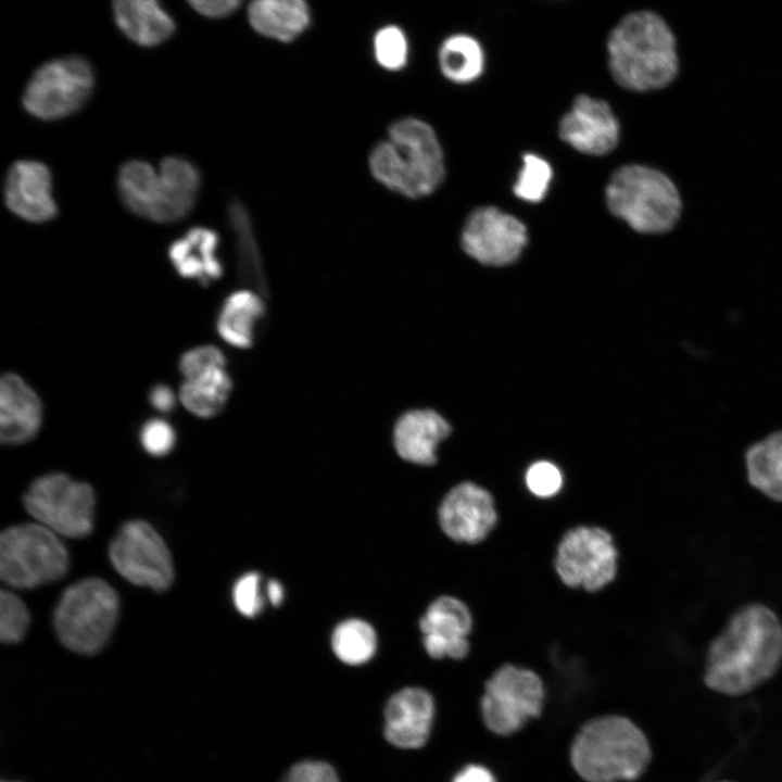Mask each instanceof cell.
Segmentation results:
<instances>
[{"mask_svg": "<svg viewBox=\"0 0 782 782\" xmlns=\"http://www.w3.org/2000/svg\"><path fill=\"white\" fill-rule=\"evenodd\" d=\"M782 663V623L759 603L745 605L708 646L704 682L731 696L746 694L771 679Z\"/></svg>", "mask_w": 782, "mask_h": 782, "instance_id": "cell-1", "label": "cell"}, {"mask_svg": "<svg viewBox=\"0 0 782 782\" xmlns=\"http://www.w3.org/2000/svg\"><path fill=\"white\" fill-rule=\"evenodd\" d=\"M606 51L613 78L628 90L665 88L679 72L676 34L652 10H636L622 16L608 34Z\"/></svg>", "mask_w": 782, "mask_h": 782, "instance_id": "cell-2", "label": "cell"}, {"mask_svg": "<svg viewBox=\"0 0 782 782\" xmlns=\"http://www.w3.org/2000/svg\"><path fill=\"white\" fill-rule=\"evenodd\" d=\"M368 166L374 178L409 199L436 191L445 175L444 156L433 128L412 116L388 128V138L371 149Z\"/></svg>", "mask_w": 782, "mask_h": 782, "instance_id": "cell-3", "label": "cell"}, {"mask_svg": "<svg viewBox=\"0 0 782 782\" xmlns=\"http://www.w3.org/2000/svg\"><path fill=\"white\" fill-rule=\"evenodd\" d=\"M652 757L643 731L618 715L595 717L577 732L570 760L586 782L632 781L646 770Z\"/></svg>", "mask_w": 782, "mask_h": 782, "instance_id": "cell-4", "label": "cell"}, {"mask_svg": "<svg viewBox=\"0 0 782 782\" xmlns=\"http://www.w3.org/2000/svg\"><path fill=\"white\" fill-rule=\"evenodd\" d=\"M610 212L634 230L647 234L671 229L679 219L681 200L672 181L643 165H626L610 177L605 191Z\"/></svg>", "mask_w": 782, "mask_h": 782, "instance_id": "cell-5", "label": "cell"}, {"mask_svg": "<svg viewBox=\"0 0 782 782\" xmlns=\"http://www.w3.org/2000/svg\"><path fill=\"white\" fill-rule=\"evenodd\" d=\"M118 611L115 590L100 578H86L63 591L53 613L54 631L67 649L92 655L108 643Z\"/></svg>", "mask_w": 782, "mask_h": 782, "instance_id": "cell-6", "label": "cell"}, {"mask_svg": "<svg viewBox=\"0 0 782 782\" xmlns=\"http://www.w3.org/2000/svg\"><path fill=\"white\" fill-rule=\"evenodd\" d=\"M68 553L58 534L37 524L14 525L0 537V576L14 589H34L62 579Z\"/></svg>", "mask_w": 782, "mask_h": 782, "instance_id": "cell-7", "label": "cell"}, {"mask_svg": "<svg viewBox=\"0 0 782 782\" xmlns=\"http://www.w3.org/2000/svg\"><path fill=\"white\" fill-rule=\"evenodd\" d=\"M23 505L37 522L56 534L79 539L93 529V488L65 472L50 471L35 478L23 495Z\"/></svg>", "mask_w": 782, "mask_h": 782, "instance_id": "cell-8", "label": "cell"}, {"mask_svg": "<svg viewBox=\"0 0 782 782\" xmlns=\"http://www.w3.org/2000/svg\"><path fill=\"white\" fill-rule=\"evenodd\" d=\"M544 697V684L537 672L503 664L484 684L480 698L482 720L491 732L510 735L540 716Z\"/></svg>", "mask_w": 782, "mask_h": 782, "instance_id": "cell-9", "label": "cell"}, {"mask_svg": "<svg viewBox=\"0 0 782 782\" xmlns=\"http://www.w3.org/2000/svg\"><path fill=\"white\" fill-rule=\"evenodd\" d=\"M94 75L79 56H64L42 64L28 80L22 105L31 116L56 121L79 111L90 98Z\"/></svg>", "mask_w": 782, "mask_h": 782, "instance_id": "cell-10", "label": "cell"}, {"mask_svg": "<svg viewBox=\"0 0 782 782\" xmlns=\"http://www.w3.org/2000/svg\"><path fill=\"white\" fill-rule=\"evenodd\" d=\"M554 568L568 588L602 590L614 581L618 570V551L611 534L596 526L567 530L557 544Z\"/></svg>", "mask_w": 782, "mask_h": 782, "instance_id": "cell-11", "label": "cell"}, {"mask_svg": "<svg viewBox=\"0 0 782 782\" xmlns=\"http://www.w3.org/2000/svg\"><path fill=\"white\" fill-rule=\"evenodd\" d=\"M109 557L115 570L133 584L164 592L173 583L169 550L144 520H128L121 526L110 543Z\"/></svg>", "mask_w": 782, "mask_h": 782, "instance_id": "cell-12", "label": "cell"}, {"mask_svg": "<svg viewBox=\"0 0 782 782\" xmlns=\"http://www.w3.org/2000/svg\"><path fill=\"white\" fill-rule=\"evenodd\" d=\"M527 241L526 226L494 206L475 210L468 216L461 236V244L466 254L492 266L515 262Z\"/></svg>", "mask_w": 782, "mask_h": 782, "instance_id": "cell-13", "label": "cell"}, {"mask_svg": "<svg viewBox=\"0 0 782 782\" xmlns=\"http://www.w3.org/2000/svg\"><path fill=\"white\" fill-rule=\"evenodd\" d=\"M438 520L441 530L457 543L478 544L484 541L497 522L492 495L483 488L463 482L443 497Z\"/></svg>", "mask_w": 782, "mask_h": 782, "instance_id": "cell-14", "label": "cell"}, {"mask_svg": "<svg viewBox=\"0 0 782 782\" xmlns=\"http://www.w3.org/2000/svg\"><path fill=\"white\" fill-rule=\"evenodd\" d=\"M419 629L422 645L433 659L461 660L470 651L472 615L469 607L454 596L436 598L419 619Z\"/></svg>", "mask_w": 782, "mask_h": 782, "instance_id": "cell-15", "label": "cell"}, {"mask_svg": "<svg viewBox=\"0 0 782 782\" xmlns=\"http://www.w3.org/2000/svg\"><path fill=\"white\" fill-rule=\"evenodd\" d=\"M558 131L560 138L576 150L603 155L617 146L619 123L607 102L579 94L560 119Z\"/></svg>", "mask_w": 782, "mask_h": 782, "instance_id": "cell-16", "label": "cell"}, {"mask_svg": "<svg viewBox=\"0 0 782 782\" xmlns=\"http://www.w3.org/2000/svg\"><path fill=\"white\" fill-rule=\"evenodd\" d=\"M52 191V174L42 162L18 160L10 166L5 175V205L24 220L45 223L56 216L58 205Z\"/></svg>", "mask_w": 782, "mask_h": 782, "instance_id": "cell-17", "label": "cell"}, {"mask_svg": "<svg viewBox=\"0 0 782 782\" xmlns=\"http://www.w3.org/2000/svg\"><path fill=\"white\" fill-rule=\"evenodd\" d=\"M434 711V699L427 690L414 686L398 691L384 707L386 740L399 748L422 747L430 736Z\"/></svg>", "mask_w": 782, "mask_h": 782, "instance_id": "cell-18", "label": "cell"}, {"mask_svg": "<svg viewBox=\"0 0 782 782\" xmlns=\"http://www.w3.org/2000/svg\"><path fill=\"white\" fill-rule=\"evenodd\" d=\"M43 421V404L35 389L18 374L0 379V442L17 446L31 441Z\"/></svg>", "mask_w": 782, "mask_h": 782, "instance_id": "cell-19", "label": "cell"}, {"mask_svg": "<svg viewBox=\"0 0 782 782\" xmlns=\"http://www.w3.org/2000/svg\"><path fill=\"white\" fill-rule=\"evenodd\" d=\"M156 199L150 215L155 223H174L194 207L201 187L199 168L189 160L169 155L159 164Z\"/></svg>", "mask_w": 782, "mask_h": 782, "instance_id": "cell-20", "label": "cell"}, {"mask_svg": "<svg viewBox=\"0 0 782 782\" xmlns=\"http://www.w3.org/2000/svg\"><path fill=\"white\" fill-rule=\"evenodd\" d=\"M450 424L436 411L416 408L402 414L393 427V446L401 459L430 466L437 462L438 445L449 437Z\"/></svg>", "mask_w": 782, "mask_h": 782, "instance_id": "cell-21", "label": "cell"}, {"mask_svg": "<svg viewBox=\"0 0 782 782\" xmlns=\"http://www.w3.org/2000/svg\"><path fill=\"white\" fill-rule=\"evenodd\" d=\"M218 245L216 230L193 226L168 245L167 256L181 278L207 286L224 274L222 260L217 256Z\"/></svg>", "mask_w": 782, "mask_h": 782, "instance_id": "cell-22", "label": "cell"}, {"mask_svg": "<svg viewBox=\"0 0 782 782\" xmlns=\"http://www.w3.org/2000/svg\"><path fill=\"white\" fill-rule=\"evenodd\" d=\"M266 306L260 292L254 289H239L228 294L217 313L215 328L218 337L236 349L253 345L257 323L263 318Z\"/></svg>", "mask_w": 782, "mask_h": 782, "instance_id": "cell-23", "label": "cell"}, {"mask_svg": "<svg viewBox=\"0 0 782 782\" xmlns=\"http://www.w3.org/2000/svg\"><path fill=\"white\" fill-rule=\"evenodd\" d=\"M232 386L227 362L215 364L181 380L177 391L179 403L198 418H213L225 408Z\"/></svg>", "mask_w": 782, "mask_h": 782, "instance_id": "cell-24", "label": "cell"}, {"mask_svg": "<svg viewBox=\"0 0 782 782\" xmlns=\"http://www.w3.org/2000/svg\"><path fill=\"white\" fill-rule=\"evenodd\" d=\"M113 12L119 29L140 46L162 43L175 29L157 0H113Z\"/></svg>", "mask_w": 782, "mask_h": 782, "instance_id": "cell-25", "label": "cell"}, {"mask_svg": "<svg viewBox=\"0 0 782 782\" xmlns=\"http://www.w3.org/2000/svg\"><path fill=\"white\" fill-rule=\"evenodd\" d=\"M248 18L258 34L288 42L308 27L311 13L306 0H252Z\"/></svg>", "mask_w": 782, "mask_h": 782, "instance_id": "cell-26", "label": "cell"}, {"mask_svg": "<svg viewBox=\"0 0 782 782\" xmlns=\"http://www.w3.org/2000/svg\"><path fill=\"white\" fill-rule=\"evenodd\" d=\"M443 76L454 84H469L478 79L485 67L484 50L478 39L468 34L446 37L438 52Z\"/></svg>", "mask_w": 782, "mask_h": 782, "instance_id": "cell-27", "label": "cell"}, {"mask_svg": "<svg viewBox=\"0 0 782 782\" xmlns=\"http://www.w3.org/2000/svg\"><path fill=\"white\" fill-rule=\"evenodd\" d=\"M228 220L235 235L238 273L241 280L261 292L266 288L261 251L247 207L239 200L228 205Z\"/></svg>", "mask_w": 782, "mask_h": 782, "instance_id": "cell-28", "label": "cell"}, {"mask_svg": "<svg viewBox=\"0 0 782 782\" xmlns=\"http://www.w3.org/2000/svg\"><path fill=\"white\" fill-rule=\"evenodd\" d=\"M157 171L143 160L125 162L117 175V192L133 214L150 218L156 199Z\"/></svg>", "mask_w": 782, "mask_h": 782, "instance_id": "cell-29", "label": "cell"}, {"mask_svg": "<svg viewBox=\"0 0 782 782\" xmlns=\"http://www.w3.org/2000/svg\"><path fill=\"white\" fill-rule=\"evenodd\" d=\"M746 466L751 484L771 500L782 502V432L751 447Z\"/></svg>", "mask_w": 782, "mask_h": 782, "instance_id": "cell-30", "label": "cell"}, {"mask_svg": "<svg viewBox=\"0 0 782 782\" xmlns=\"http://www.w3.org/2000/svg\"><path fill=\"white\" fill-rule=\"evenodd\" d=\"M331 647L344 664L358 666L375 655L377 636L374 628L362 619L351 618L340 622L331 635Z\"/></svg>", "mask_w": 782, "mask_h": 782, "instance_id": "cell-31", "label": "cell"}, {"mask_svg": "<svg viewBox=\"0 0 782 782\" xmlns=\"http://www.w3.org/2000/svg\"><path fill=\"white\" fill-rule=\"evenodd\" d=\"M553 177L550 163L533 153L522 159V167L514 185V193L527 202H540L546 195Z\"/></svg>", "mask_w": 782, "mask_h": 782, "instance_id": "cell-32", "label": "cell"}, {"mask_svg": "<svg viewBox=\"0 0 782 782\" xmlns=\"http://www.w3.org/2000/svg\"><path fill=\"white\" fill-rule=\"evenodd\" d=\"M374 54L381 67L402 70L408 60V42L403 30L394 25L380 28L374 37Z\"/></svg>", "mask_w": 782, "mask_h": 782, "instance_id": "cell-33", "label": "cell"}, {"mask_svg": "<svg viewBox=\"0 0 782 782\" xmlns=\"http://www.w3.org/2000/svg\"><path fill=\"white\" fill-rule=\"evenodd\" d=\"M30 616L24 602L13 592L2 590L0 597V639L4 644L20 643L29 627Z\"/></svg>", "mask_w": 782, "mask_h": 782, "instance_id": "cell-34", "label": "cell"}, {"mask_svg": "<svg viewBox=\"0 0 782 782\" xmlns=\"http://www.w3.org/2000/svg\"><path fill=\"white\" fill-rule=\"evenodd\" d=\"M139 444L152 457H164L173 452L177 442L174 426L163 417L147 419L140 427Z\"/></svg>", "mask_w": 782, "mask_h": 782, "instance_id": "cell-35", "label": "cell"}, {"mask_svg": "<svg viewBox=\"0 0 782 782\" xmlns=\"http://www.w3.org/2000/svg\"><path fill=\"white\" fill-rule=\"evenodd\" d=\"M231 595L236 609L242 616L248 618L257 616L264 605L261 576L254 571L242 575L234 583Z\"/></svg>", "mask_w": 782, "mask_h": 782, "instance_id": "cell-36", "label": "cell"}, {"mask_svg": "<svg viewBox=\"0 0 782 782\" xmlns=\"http://www.w3.org/2000/svg\"><path fill=\"white\" fill-rule=\"evenodd\" d=\"M526 483L532 494L550 497L560 490L563 478L558 468L552 463L537 462L527 470Z\"/></svg>", "mask_w": 782, "mask_h": 782, "instance_id": "cell-37", "label": "cell"}, {"mask_svg": "<svg viewBox=\"0 0 782 782\" xmlns=\"http://www.w3.org/2000/svg\"><path fill=\"white\" fill-rule=\"evenodd\" d=\"M225 353L214 344H201L185 351L178 360V370L182 379L219 363H226Z\"/></svg>", "mask_w": 782, "mask_h": 782, "instance_id": "cell-38", "label": "cell"}, {"mask_svg": "<svg viewBox=\"0 0 782 782\" xmlns=\"http://www.w3.org/2000/svg\"><path fill=\"white\" fill-rule=\"evenodd\" d=\"M281 782H340V780L328 762L302 760L287 771Z\"/></svg>", "mask_w": 782, "mask_h": 782, "instance_id": "cell-39", "label": "cell"}, {"mask_svg": "<svg viewBox=\"0 0 782 782\" xmlns=\"http://www.w3.org/2000/svg\"><path fill=\"white\" fill-rule=\"evenodd\" d=\"M149 404L160 414H168L176 407L179 402L178 392L167 383H155L148 393Z\"/></svg>", "mask_w": 782, "mask_h": 782, "instance_id": "cell-40", "label": "cell"}, {"mask_svg": "<svg viewBox=\"0 0 782 782\" xmlns=\"http://www.w3.org/2000/svg\"><path fill=\"white\" fill-rule=\"evenodd\" d=\"M200 14L207 17H225L237 10L241 0H188Z\"/></svg>", "mask_w": 782, "mask_h": 782, "instance_id": "cell-41", "label": "cell"}, {"mask_svg": "<svg viewBox=\"0 0 782 782\" xmlns=\"http://www.w3.org/2000/svg\"><path fill=\"white\" fill-rule=\"evenodd\" d=\"M452 782H496L493 773L481 765H468L458 771Z\"/></svg>", "mask_w": 782, "mask_h": 782, "instance_id": "cell-42", "label": "cell"}, {"mask_svg": "<svg viewBox=\"0 0 782 782\" xmlns=\"http://www.w3.org/2000/svg\"><path fill=\"white\" fill-rule=\"evenodd\" d=\"M266 595L273 606H279L285 597V592L281 583L274 579L269 580L266 584Z\"/></svg>", "mask_w": 782, "mask_h": 782, "instance_id": "cell-43", "label": "cell"}, {"mask_svg": "<svg viewBox=\"0 0 782 782\" xmlns=\"http://www.w3.org/2000/svg\"><path fill=\"white\" fill-rule=\"evenodd\" d=\"M2 782H8V781H2ZM12 782H18V781H12Z\"/></svg>", "mask_w": 782, "mask_h": 782, "instance_id": "cell-44", "label": "cell"}]
</instances>
